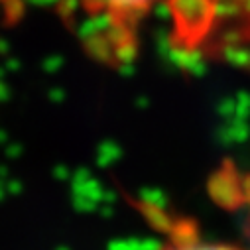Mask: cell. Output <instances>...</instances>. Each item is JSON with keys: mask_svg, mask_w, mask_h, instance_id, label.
<instances>
[{"mask_svg": "<svg viewBox=\"0 0 250 250\" xmlns=\"http://www.w3.org/2000/svg\"><path fill=\"white\" fill-rule=\"evenodd\" d=\"M77 6L95 22L118 40L120 47L126 40L128 47L134 43V32L142 18L150 12L156 0H75Z\"/></svg>", "mask_w": 250, "mask_h": 250, "instance_id": "obj_1", "label": "cell"}, {"mask_svg": "<svg viewBox=\"0 0 250 250\" xmlns=\"http://www.w3.org/2000/svg\"><path fill=\"white\" fill-rule=\"evenodd\" d=\"M158 250H250V248L207 238L189 223L171 221L167 225L166 240L158 246Z\"/></svg>", "mask_w": 250, "mask_h": 250, "instance_id": "obj_2", "label": "cell"}, {"mask_svg": "<svg viewBox=\"0 0 250 250\" xmlns=\"http://www.w3.org/2000/svg\"><path fill=\"white\" fill-rule=\"evenodd\" d=\"M217 195L225 197L232 207H238L244 211L246 234L250 240V173L221 175L217 179Z\"/></svg>", "mask_w": 250, "mask_h": 250, "instance_id": "obj_3", "label": "cell"}]
</instances>
